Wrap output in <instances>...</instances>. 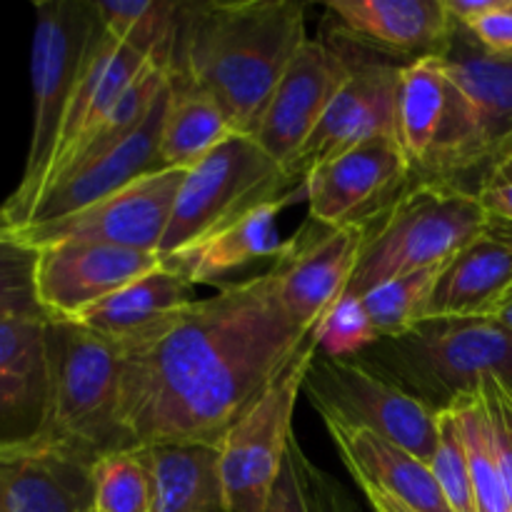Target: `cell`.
I'll return each mask as SVG.
<instances>
[{"label": "cell", "mask_w": 512, "mask_h": 512, "mask_svg": "<svg viewBox=\"0 0 512 512\" xmlns=\"http://www.w3.org/2000/svg\"><path fill=\"white\" fill-rule=\"evenodd\" d=\"M310 335L280 305L273 268L190 303L158 338L118 350L133 448L220 445Z\"/></svg>", "instance_id": "6da1fadb"}, {"label": "cell", "mask_w": 512, "mask_h": 512, "mask_svg": "<svg viewBox=\"0 0 512 512\" xmlns=\"http://www.w3.org/2000/svg\"><path fill=\"white\" fill-rule=\"evenodd\" d=\"M305 40V5L295 0L185 3L168 78L203 90L250 135Z\"/></svg>", "instance_id": "7a4b0ae2"}, {"label": "cell", "mask_w": 512, "mask_h": 512, "mask_svg": "<svg viewBox=\"0 0 512 512\" xmlns=\"http://www.w3.org/2000/svg\"><path fill=\"white\" fill-rule=\"evenodd\" d=\"M355 360L435 413L478 393L488 378L512 393V333L495 318H425Z\"/></svg>", "instance_id": "3957f363"}, {"label": "cell", "mask_w": 512, "mask_h": 512, "mask_svg": "<svg viewBox=\"0 0 512 512\" xmlns=\"http://www.w3.org/2000/svg\"><path fill=\"white\" fill-rule=\"evenodd\" d=\"M493 225L478 193L448 180H410L393 205L365 223L345 295L363 298L385 280L443 268Z\"/></svg>", "instance_id": "277c9868"}, {"label": "cell", "mask_w": 512, "mask_h": 512, "mask_svg": "<svg viewBox=\"0 0 512 512\" xmlns=\"http://www.w3.org/2000/svg\"><path fill=\"white\" fill-rule=\"evenodd\" d=\"M100 18L93 0H43L35 3L33 55V135L23 178L0 205L3 230L23 228L43 190L63 133L65 113L83 73Z\"/></svg>", "instance_id": "5b68a950"}, {"label": "cell", "mask_w": 512, "mask_h": 512, "mask_svg": "<svg viewBox=\"0 0 512 512\" xmlns=\"http://www.w3.org/2000/svg\"><path fill=\"white\" fill-rule=\"evenodd\" d=\"M50 405L45 445L100 460L133 450L120 423V353L75 320L48 318Z\"/></svg>", "instance_id": "8992f818"}, {"label": "cell", "mask_w": 512, "mask_h": 512, "mask_svg": "<svg viewBox=\"0 0 512 512\" xmlns=\"http://www.w3.org/2000/svg\"><path fill=\"white\" fill-rule=\"evenodd\" d=\"M300 188L250 135H233L185 173L160 258Z\"/></svg>", "instance_id": "52a82bcc"}, {"label": "cell", "mask_w": 512, "mask_h": 512, "mask_svg": "<svg viewBox=\"0 0 512 512\" xmlns=\"http://www.w3.org/2000/svg\"><path fill=\"white\" fill-rule=\"evenodd\" d=\"M303 393L320 418L383 435L428 465L433 460L438 413L355 358H330L318 350L305 370Z\"/></svg>", "instance_id": "ba28073f"}, {"label": "cell", "mask_w": 512, "mask_h": 512, "mask_svg": "<svg viewBox=\"0 0 512 512\" xmlns=\"http://www.w3.org/2000/svg\"><path fill=\"white\" fill-rule=\"evenodd\" d=\"M318 340L310 335L288 368L260 395L258 403L220 440V478L230 512H265L293 438V415Z\"/></svg>", "instance_id": "9c48e42d"}, {"label": "cell", "mask_w": 512, "mask_h": 512, "mask_svg": "<svg viewBox=\"0 0 512 512\" xmlns=\"http://www.w3.org/2000/svg\"><path fill=\"white\" fill-rule=\"evenodd\" d=\"M183 180L185 170H153L80 213L48 225L10 230V233H18L35 248L60 240H75V243H100L160 255V245L168 233Z\"/></svg>", "instance_id": "30bf717a"}, {"label": "cell", "mask_w": 512, "mask_h": 512, "mask_svg": "<svg viewBox=\"0 0 512 512\" xmlns=\"http://www.w3.org/2000/svg\"><path fill=\"white\" fill-rule=\"evenodd\" d=\"M410 180L413 168L398 140L375 138L310 170L303 193L313 223L365 225L393 205Z\"/></svg>", "instance_id": "8fae6325"}, {"label": "cell", "mask_w": 512, "mask_h": 512, "mask_svg": "<svg viewBox=\"0 0 512 512\" xmlns=\"http://www.w3.org/2000/svg\"><path fill=\"white\" fill-rule=\"evenodd\" d=\"M350 73L353 63L340 53L338 45L308 38L275 85L250 138L288 173L290 163L318 128Z\"/></svg>", "instance_id": "7c38bea8"}, {"label": "cell", "mask_w": 512, "mask_h": 512, "mask_svg": "<svg viewBox=\"0 0 512 512\" xmlns=\"http://www.w3.org/2000/svg\"><path fill=\"white\" fill-rule=\"evenodd\" d=\"M363 240L365 225L325 228L308 218L273 263L280 305L303 333H313L345 295Z\"/></svg>", "instance_id": "4fadbf2b"}, {"label": "cell", "mask_w": 512, "mask_h": 512, "mask_svg": "<svg viewBox=\"0 0 512 512\" xmlns=\"http://www.w3.org/2000/svg\"><path fill=\"white\" fill-rule=\"evenodd\" d=\"M400 65L385 60L353 63V73L328 105L288 175L303 185L308 173L325 160L375 138L398 140L395 103H398Z\"/></svg>", "instance_id": "5bb4252c"}, {"label": "cell", "mask_w": 512, "mask_h": 512, "mask_svg": "<svg viewBox=\"0 0 512 512\" xmlns=\"http://www.w3.org/2000/svg\"><path fill=\"white\" fill-rule=\"evenodd\" d=\"M45 320H0V460L43 448L50 375Z\"/></svg>", "instance_id": "9a60e30c"}, {"label": "cell", "mask_w": 512, "mask_h": 512, "mask_svg": "<svg viewBox=\"0 0 512 512\" xmlns=\"http://www.w3.org/2000/svg\"><path fill=\"white\" fill-rule=\"evenodd\" d=\"M38 298L48 318L75 320L163 265L158 253L60 240L38 248Z\"/></svg>", "instance_id": "2e32d148"}, {"label": "cell", "mask_w": 512, "mask_h": 512, "mask_svg": "<svg viewBox=\"0 0 512 512\" xmlns=\"http://www.w3.org/2000/svg\"><path fill=\"white\" fill-rule=\"evenodd\" d=\"M168 95L170 80L148 118L128 140H123L110 153H103L100 158L90 160L80 168L68 170V173L58 175L50 185H45L23 228H35V225H48L68 218V215L80 213L98 200L118 193L133 180L143 178L153 170H163L158 165V145L165 108H168Z\"/></svg>", "instance_id": "e0dca14e"}, {"label": "cell", "mask_w": 512, "mask_h": 512, "mask_svg": "<svg viewBox=\"0 0 512 512\" xmlns=\"http://www.w3.org/2000/svg\"><path fill=\"white\" fill-rule=\"evenodd\" d=\"M325 10L343 38L410 60L438 58L455 28L443 0H330Z\"/></svg>", "instance_id": "ac0fdd59"}, {"label": "cell", "mask_w": 512, "mask_h": 512, "mask_svg": "<svg viewBox=\"0 0 512 512\" xmlns=\"http://www.w3.org/2000/svg\"><path fill=\"white\" fill-rule=\"evenodd\" d=\"M512 293V225L493 220L435 275L425 318H495Z\"/></svg>", "instance_id": "d6986e66"}, {"label": "cell", "mask_w": 512, "mask_h": 512, "mask_svg": "<svg viewBox=\"0 0 512 512\" xmlns=\"http://www.w3.org/2000/svg\"><path fill=\"white\" fill-rule=\"evenodd\" d=\"M438 58L478 130L488 173L500 145L512 135V58L485 50L458 23Z\"/></svg>", "instance_id": "ffe728a7"}, {"label": "cell", "mask_w": 512, "mask_h": 512, "mask_svg": "<svg viewBox=\"0 0 512 512\" xmlns=\"http://www.w3.org/2000/svg\"><path fill=\"white\" fill-rule=\"evenodd\" d=\"M323 423L360 490H380L415 512H453L428 463L378 433L335 418Z\"/></svg>", "instance_id": "44dd1931"}, {"label": "cell", "mask_w": 512, "mask_h": 512, "mask_svg": "<svg viewBox=\"0 0 512 512\" xmlns=\"http://www.w3.org/2000/svg\"><path fill=\"white\" fill-rule=\"evenodd\" d=\"M298 198H305L303 188L298 193L285 195V198L258 205L243 218L223 225L215 233L200 238L198 243L163 255L160 260H163L165 268L188 280L190 285H225L223 280L233 275L235 270L245 268L255 260H278L283 255L288 240H283V235H280L278 215L283 213L285 205Z\"/></svg>", "instance_id": "7402d4cb"}, {"label": "cell", "mask_w": 512, "mask_h": 512, "mask_svg": "<svg viewBox=\"0 0 512 512\" xmlns=\"http://www.w3.org/2000/svg\"><path fill=\"white\" fill-rule=\"evenodd\" d=\"M190 303H195L193 285L160 265L153 273L95 303L78 315L75 323L118 350H128L165 333Z\"/></svg>", "instance_id": "603a6c76"}, {"label": "cell", "mask_w": 512, "mask_h": 512, "mask_svg": "<svg viewBox=\"0 0 512 512\" xmlns=\"http://www.w3.org/2000/svg\"><path fill=\"white\" fill-rule=\"evenodd\" d=\"M95 463L43 445L5 468V512H95Z\"/></svg>", "instance_id": "cb8c5ba5"}, {"label": "cell", "mask_w": 512, "mask_h": 512, "mask_svg": "<svg viewBox=\"0 0 512 512\" xmlns=\"http://www.w3.org/2000/svg\"><path fill=\"white\" fill-rule=\"evenodd\" d=\"M145 450L153 475L150 512H230L218 445H155Z\"/></svg>", "instance_id": "d4e9b609"}, {"label": "cell", "mask_w": 512, "mask_h": 512, "mask_svg": "<svg viewBox=\"0 0 512 512\" xmlns=\"http://www.w3.org/2000/svg\"><path fill=\"white\" fill-rule=\"evenodd\" d=\"M450 85L440 58H418L400 65L395 125L398 143L413 168V178L428 163L450 110Z\"/></svg>", "instance_id": "484cf974"}, {"label": "cell", "mask_w": 512, "mask_h": 512, "mask_svg": "<svg viewBox=\"0 0 512 512\" xmlns=\"http://www.w3.org/2000/svg\"><path fill=\"white\" fill-rule=\"evenodd\" d=\"M233 135H238V130L210 95L190 85L170 83L168 108L160 128V168L188 173Z\"/></svg>", "instance_id": "4316f807"}, {"label": "cell", "mask_w": 512, "mask_h": 512, "mask_svg": "<svg viewBox=\"0 0 512 512\" xmlns=\"http://www.w3.org/2000/svg\"><path fill=\"white\" fill-rule=\"evenodd\" d=\"M105 33L148 63L170 73L180 30H183L185 3L178 0H93Z\"/></svg>", "instance_id": "83f0119b"}, {"label": "cell", "mask_w": 512, "mask_h": 512, "mask_svg": "<svg viewBox=\"0 0 512 512\" xmlns=\"http://www.w3.org/2000/svg\"><path fill=\"white\" fill-rule=\"evenodd\" d=\"M450 410L455 413L460 430H463L478 512H508L510 500L505 493L503 473H500L498 453H495L493 433H490L488 413H485L480 390L460 398Z\"/></svg>", "instance_id": "f1b7e54d"}, {"label": "cell", "mask_w": 512, "mask_h": 512, "mask_svg": "<svg viewBox=\"0 0 512 512\" xmlns=\"http://www.w3.org/2000/svg\"><path fill=\"white\" fill-rule=\"evenodd\" d=\"M150 500L148 450H120L95 463V512H150Z\"/></svg>", "instance_id": "f546056e"}, {"label": "cell", "mask_w": 512, "mask_h": 512, "mask_svg": "<svg viewBox=\"0 0 512 512\" xmlns=\"http://www.w3.org/2000/svg\"><path fill=\"white\" fill-rule=\"evenodd\" d=\"M438 270H418L403 278L385 280L360 298L380 338L408 333L420 320H425Z\"/></svg>", "instance_id": "4dcf8cb0"}, {"label": "cell", "mask_w": 512, "mask_h": 512, "mask_svg": "<svg viewBox=\"0 0 512 512\" xmlns=\"http://www.w3.org/2000/svg\"><path fill=\"white\" fill-rule=\"evenodd\" d=\"M40 250L18 233L0 230V320H45L38 298Z\"/></svg>", "instance_id": "1f68e13d"}, {"label": "cell", "mask_w": 512, "mask_h": 512, "mask_svg": "<svg viewBox=\"0 0 512 512\" xmlns=\"http://www.w3.org/2000/svg\"><path fill=\"white\" fill-rule=\"evenodd\" d=\"M435 483L443 490L445 503L453 512H478V500L473 490L465 438L453 410L438 413V445L430 460Z\"/></svg>", "instance_id": "d6a6232c"}, {"label": "cell", "mask_w": 512, "mask_h": 512, "mask_svg": "<svg viewBox=\"0 0 512 512\" xmlns=\"http://www.w3.org/2000/svg\"><path fill=\"white\" fill-rule=\"evenodd\" d=\"M320 353L330 358H355L380 340L363 300L343 295L313 330Z\"/></svg>", "instance_id": "836d02e7"}, {"label": "cell", "mask_w": 512, "mask_h": 512, "mask_svg": "<svg viewBox=\"0 0 512 512\" xmlns=\"http://www.w3.org/2000/svg\"><path fill=\"white\" fill-rule=\"evenodd\" d=\"M485 413H488L490 433H493L495 453H498L500 473H503L505 493L512 508V393L503 388L495 378H488L480 385Z\"/></svg>", "instance_id": "e575fe53"}, {"label": "cell", "mask_w": 512, "mask_h": 512, "mask_svg": "<svg viewBox=\"0 0 512 512\" xmlns=\"http://www.w3.org/2000/svg\"><path fill=\"white\" fill-rule=\"evenodd\" d=\"M303 453L298 438H290L285 450L283 465H280L278 480L270 490L265 512H308V498H305L303 483Z\"/></svg>", "instance_id": "d590c367"}, {"label": "cell", "mask_w": 512, "mask_h": 512, "mask_svg": "<svg viewBox=\"0 0 512 512\" xmlns=\"http://www.w3.org/2000/svg\"><path fill=\"white\" fill-rule=\"evenodd\" d=\"M303 483L308 512H360L353 495L343 483L325 473L323 468L313 465L303 453Z\"/></svg>", "instance_id": "8d00e7d4"}, {"label": "cell", "mask_w": 512, "mask_h": 512, "mask_svg": "<svg viewBox=\"0 0 512 512\" xmlns=\"http://www.w3.org/2000/svg\"><path fill=\"white\" fill-rule=\"evenodd\" d=\"M468 30L485 50L512 58V0L495 13L475 20Z\"/></svg>", "instance_id": "74e56055"}, {"label": "cell", "mask_w": 512, "mask_h": 512, "mask_svg": "<svg viewBox=\"0 0 512 512\" xmlns=\"http://www.w3.org/2000/svg\"><path fill=\"white\" fill-rule=\"evenodd\" d=\"M478 198L490 213V218L512 225V180L485 183L478 190Z\"/></svg>", "instance_id": "f35d334b"}, {"label": "cell", "mask_w": 512, "mask_h": 512, "mask_svg": "<svg viewBox=\"0 0 512 512\" xmlns=\"http://www.w3.org/2000/svg\"><path fill=\"white\" fill-rule=\"evenodd\" d=\"M508 0H443L445 13L450 15V20L463 28H470L475 20L485 18V15L500 10Z\"/></svg>", "instance_id": "ab89813d"}, {"label": "cell", "mask_w": 512, "mask_h": 512, "mask_svg": "<svg viewBox=\"0 0 512 512\" xmlns=\"http://www.w3.org/2000/svg\"><path fill=\"white\" fill-rule=\"evenodd\" d=\"M363 495L368 498L370 508L375 512H415L413 508H408L405 503H400V500L390 498V495L380 493V490H363Z\"/></svg>", "instance_id": "60d3db41"}, {"label": "cell", "mask_w": 512, "mask_h": 512, "mask_svg": "<svg viewBox=\"0 0 512 512\" xmlns=\"http://www.w3.org/2000/svg\"><path fill=\"white\" fill-rule=\"evenodd\" d=\"M498 180H512V153L505 155L503 160H498V163H495L493 168L488 170V175H485L483 185L485 183H498ZM483 185H480V188H483Z\"/></svg>", "instance_id": "b9f144b4"}, {"label": "cell", "mask_w": 512, "mask_h": 512, "mask_svg": "<svg viewBox=\"0 0 512 512\" xmlns=\"http://www.w3.org/2000/svg\"><path fill=\"white\" fill-rule=\"evenodd\" d=\"M495 320H498L508 333H512V293L503 300V305H500L498 313H495Z\"/></svg>", "instance_id": "7bdbcfd3"}, {"label": "cell", "mask_w": 512, "mask_h": 512, "mask_svg": "<svg viewBox=\"0 0 512 512\" xmlns=\"http://www.w3.org/2000/svg\"><path fill=\"white\" fill-rule=\"evenodd\" d=\"M510 153H512V135H510L508 140H505L503 145H500V150H498V153H495V158H493V163H490V168H493V165L498 163V160H503L505 155H510ZM490 168H488V170H490ZM485 175H488V173H485ZM483 180H485V178H483ZM480 185H483V183H480Z\"/></svg>", "instance_id": "ee69618b"}, {"label": "cell", "mask_w": 512, "mask_h": 512, "mask_svg": "<svg viewBox=\"0 0 512 512\" xmlns=\"http://www.w3.org/2000/svg\"><path fill=\"white\" fill-rule=\"evenodd\" d=\"M10 463H0V512H5V468Z\"/></svg>", "instance_id": "f6af8a7d"}, {"label": "cell", "mask_w": 512, "mask_h": 512, "mask_svg": "<svg viewBox=\"0 0 512 512\" xmlns=\"http://www.w3.org/2000/svg\"><path fill=\"white\" fill-rule=\"evenodd\" d=\"M0 230H3V225H0Z\"/></svg>", "instance_id": "bcb514c9"}, {"label": "cell", "mask_w": 512, "mask_h": 512, "mask_svg": "<svg viewBox=\"0 0 512 512\" xmlns=\"http://www.w3.org/2000/svg\"><path fill=\"white\" fill-rule=\"evenodd\" d=\"M508 512H512V508H510V510H508Z\"/></svg>", "instance_id": "7dc6e473"}, {"label": "cell", "mask_w": 512, "mask_h": 512, "mask_svg": "<svg viewBox=\"0 0 512 512\" xmlns=\"http://www.w3.org/2000/svg\"><path fill=\"white\" fill-rule=\"evenodd\" d=\"M0 463H3V460H0Z\"/></svg>", "instance_id": "c3c4849f"}]
</instances>
